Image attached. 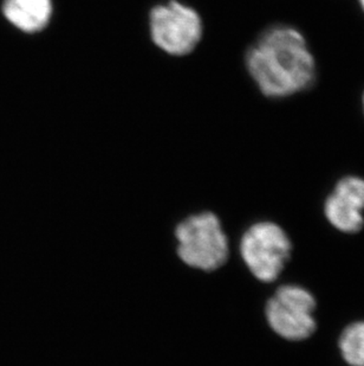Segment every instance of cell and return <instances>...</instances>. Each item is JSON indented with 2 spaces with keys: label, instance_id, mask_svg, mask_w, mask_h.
I'll use <instances>...</instances> for the list:
<instances>
[{
  "label": "cell",
  "instance_id": "cell-1",
  "mask_svg": "<svg viewBox=\"0 0 364 366\" xmlns=\"http://www.w3.org/2000/svg\"><path fill=\"white\" fill-rule=\"evenodd\" d=\"M246 68L261 93L284 99L310 89L316 81V62L302 32L273 25L258 37L246 54Z\"/></svg>",
  "mask_w": 364,
  "mask_h": 366
},
{
  "label": "cell",
  "instance_id": "cell-2",
  "mask_svg": "<svg viewBox=\"0 0 364 366\" xmlns=\"http://www.w3.org/2000/svg\"><path fill=\"white\" fill-rule=\"evenodd\" d=\"M316 299L302 286L284 285L268 299L265 315L275 335L290 342H302L316 331Z\"/></svg>",
  "mask_w": 364,
  "mask_h": 366
},
{
  "label": "cell",
  "instance_id": "cell-3",
  "mask_svg": "<svg viewBox=\"0 0 364 366\" xmlns=\"http://www.w3.org/2000/svg\"><path fill=\"white\" fill-rule=\"evenodd\" d=\"M178 252L188 266L213 270L223 266L228 256V242L219 219L213 214H196L176 229Z\"/></svg>",
  "mask_w": 364,
  "mask_h": 366
},
{
  "label": "cell",
  "instance_id": "cell-4",
  "mask_svg": "<svg viewBox=\"0 0 364 366\" xmlns=\"http://www.w3.org/2000/svg\"><path fill=\"white\" fill-rule=\"evenodd\" d=\"M241 252L258 280L272 282L278 279L289 262L292 244L284 229L271 222H261L245 232Z\"/></svg>",
  "mask_w": 364,
  "mask_h": 366
},
{
  "label": "cell",
  "instance_id": "cell-5",
  "mask_svg": "<svg viewBox=\"0 0 364 366\" xmlns=\"http://www.w3.org/2000/svg\"><path fill=\"white\" fill-rule=\"evenodd\" d=\"M149 28L155 45L173 56L188 55L203 36L198 12L179 1L155 6L149 14Z\"/></svg>",
  "mask_w": 364,
  "mask_h": 366
},
{
  "label": "cell",
  "instance_id": "cell-6",
  "mask_svg": "<svg viewBox=\"0 0 364 366\" xmlns=\"http://www.w3.org/2000/svg\"><path fill=\"white\" fill-rule=\"evenodd\" d=\"M328 222L338 232L356 234L364 225V179L348 176L337 182L324 203Z\"/></svg>",
  "mask_w": 364,
  "mask_h": 366
},
{
  "label": "cell",
  "instance_id": "cell-7",
  "mask_svg": "<svg viewBox=\"0 0 364 366\" xmlns=\"http://www.w3.org/2000/svg\"><path fill=\"white\" fill-rule=\"evenodd\" d=\"M52 0H5L4 16L11 24L26 34L44 30L51 21Z\"/></svg>",
  "mask_w": 364,
  "mask_h": 366
},
{
  "label": "cell",
  "instance_id": "cell-8",
  "mask_svg": "<svg viewBox=\"0 0 364 366\" xmlns=\"http://www.w3.org/2000/svg\"><path fill=\"white\" fill-rule=\"evenodd\" d=\"M338 349L350 366H364V322H351L340 333Z\"/></svg>",
  "mask_w": 364,
  "mask_h": 366
},
{
  "label": "cell",
  "instance_id": "cell-9",
  "mask_svg": "<svg viewBox=\"0 0 364 366\" xmlns=\"http://www.w3.org/2000/svg\"><path fill=\"white\" fill-rule=\"evenodd\" d=\"M358 4H360V6H361V9L364 12V0H358Z\"/></svg>",
  "mask_w": 364,
  "mask_h": 366
},
{
  "label": "cell",
  "instance_id": "cell-10",
  "mask_svg": "<svg viewBox=\"0 0 364 366\" xmlns=\"http://www.w3.org/2000/svg\"><path fill=\"white\" fill-rule=\"evenodd\" d=\"M362 106H363V112H364V94H363V97H362Z\"/></svg>",
  "mask_w": 364,
  "mask_h": 366
}]
</instances>
